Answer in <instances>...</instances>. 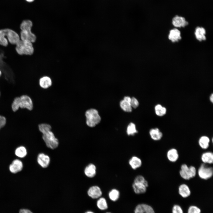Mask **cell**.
<instances>
[{
	"label": "cell",
	"mask_w": 213,
	"mask_h": 213,
	"mask_svg": "<svg viewBox=\"0 0 213 213\" xmlns=\"http://www.w3.org/2000/svg\"><path fill=\"white\" fill-rule=\"evenodd\" d=\"M38 127L39 131L43 134L42 138L46 146L51 149L56 148L59 145V141L51 131V125L47 124L41 123L39 124Z\"/></svg>",
	"instance_id": "cell-1"
},
{
	"label": "cell",
	"mask_w": 213,
	"mask_h": 213,
	"mask_svg": "<svg viewBox=\"0 0 213 213\" xmlns=\"http://www.w3.org/2000/svg\"><path fill=\"white\" fill-rule=\"evenodd\" d=\"M33 103L30 97L23 95L20 97H15L12 104V108L14 112H15L19 108L26 109L30 111L33 109Z\"/></svg>",
	"instance_id": "cell-2"
},
{
	"label": "cell",
	"mask_w": 213,
	"mask_h": 213,
	"mask_svg": "<svg viewBox=\"0 0 213 213\" xmlns=\"http://www.w3.org/2000/svg\"><path fill=\"white\" fill-rule=\"evenodd\" d=\"M33 26L32 22L28 20H23L21 24L20 28V37L21 40L30 42L32 43L35 42L36 37L31 31Z\"/></svg>",
	"instance_id": "cell-3"
},
{
	"label": "cell",
	"mask_w": 213,
	"mask_h": 213,
	"mask_svg": "<svg viewBox=\"0 0 213 213\" xmlns=\"http://www.w3.org/2000/svg\"><path fill=\"white\" fill-rule=\"evenodd\" d=\"M16 45L15 50L20 55H31L34 53L33 45L30 42L20 40Z\"/></svg>",
	"instance_id": "cell-4"
},
{
	"label": "cell",
	"mask_w": 213,
	"mask_h": 213,
	"mask_svg": "<svg viewBox=\"0 0 213 213\" xmlns=\"http://www.w3.org/2000/svg\"><path fill=\"white\" fill-rule=\"evenodd\" d=\"M86 124L90 127H93L100 123L101 118L97 110L94 109H91L85 112Z\"/></svg>",
	"instance_id": "cell-5"
},
{
	"label": "cell",
	"mask_w": 213,
	"mask_h": 213,
	"mask_svg": "<svg viewBox=\"0 0 213 213\" xmlns=\"http://www.w3.org/2000/svg\"><path fill=\"white\" fill-rule=\"evenodd\" d=\"M196 168L194 166L188 167L186 164H184L180 167L179 174L183 179L188 180L194 178L196 175Z\"/></svg>",
	"instance_id": "cell-6"
},
{
	"label": "cell",
	"mask_w": 213,
	"mask_h": 213,
	"mask_svg": "<svg viewBox=\"0 0 213 213\" xmlns=\"http://www.w3.org/2000/svg\"><path fill=\"white\" fill-rule=\"evenodd\" d=\"M197 173L199 177L201 179L208 180L213 176V168L208 166L207 164L203 163L198 168Z\"/></svg>",
	"instance_id": "cell-7"
},
{
	"label": "cell",
	"mask_w": 213,
	"mask_h": 213,
	"mask_svg": "<svg viewBox=\"0 0 213 213\" xmlns=\"http://www.w3.org/2000/svg\"><path fill=\"white\" fill-rule=\"evenodd\" d=\"M3 30L7 40L11 44L16 45L20 40L18 34L14 31L8 28Z\"/></svg>",
	"instance_id": "cell-8"
},
{
	"label": "cell",
	"mask_w": 213,
	"mask_h": 213,
	"mask_svg": "<svg viewBox=\"0 0 213 213\" xmlns=\"http://www.w3.org/2000/svg\"><path fill=\"white\" fill-rule=\"evenodd\" d=\"M172 22V25L177 28H184L188 25V22L184 17L178 15L173 18Z\"/></svg>",
	"instance_id": "cell-9"
},
{
	"label": "cell",
	"mask_w": 213,
	"mask_h": 213,
	"mask_svg": "<svg viewBox=\"0 0 213 213\" xmlns=\"http://www.w3.org/2000/svg\"><path fill=\"white\" fill-rule=\"evenodd\" d=\"M87 194L91 199H96L101 196L102 192L99 186L93 185L88 188L87 191Z\"/></svg>",
	"instance_id": "cell-10"
},
{
	"label": "cell",
	"mask_w": 213,
	"mask_h": 213,
	"mask_svg": "<svg viewBox=\"0 0 213 213\" xmlns=\"http://www.w3.org/2000/svg\"><path fill=\"white\" fill-rule=\"evenodd\" d=\"M168 38L172 43L178 42L182 38L180 31L176 28L171 29L169 31Z\"/></svg>",
	"instance_id": "cell-11"
},
{
	"label": "cell",
	"mask_w": 213,
	"mask_h": 213,
	"mask_svg": "<svg viewBox=\"0 0 213 213\" xmlns=\"http://www.w3.org/2000/svg\"><path fill=\"white\" fill-rule=\"evenodd\" d=\"M23 167L22 162L19 159L14 160L9 166V170L13 173H16L21 171Z\"/></svg>",
	"instance_id": "cell-12"
},
{
	"label": "cell",
	"mask_w": 213,
	"mask_h": 213,
	"mask_svg": "<svg viewBox=\"0 0 213 213\" xmlns=\"http://www.w3.org/2000/svg\"><path fill=\"white\" fill-rule=\"evenodd\" d=\"M50 158L47 155L43 153L38 154L37 156V161L38 164L43 168L48 167L50 163Z\"/></svg>",
	"instance_id": "cell-13"
},
{
	"label": "cell",
	"mask_w": 213,
	"mask_h": 213,
	"mask_svg": "<svg viewBox=\"0 0 213 213\" xmlns=\"http://www.w3.org/2000/svg\"><path fill=\"white\" fill-rule=\"evenodd\" d=\"M135 213H155L153 208L150 206L145 204L138 205L135 210Z\"/></svg>",
	"instance_id": "cell-14"
},
{
	"label": "cell",
	"mask_w": 213,
	"mask_h": 213,
	"mask_svg": "<svg viewBox=\"0 0 213 213\" xmlns=\"http://www.w3.org/2000/svg\"><path fill=\"white\" fill-rule=\"evenodd\" d=\"M206 30L202 27H196L194 32V35L196 39L200 42L205 41L206 40Z\"/></svg>",
	"instance_id": "cell-15"
},
{
	"label": "cell",
	"mask_w": 213,
	"mask_h": 213,
	"mask_svg": "<svg viewBox=\"0 0 213 213\" xmlns=\"http://www.w3.org/2000/svg\"><path fill=\"white\" fill-rule=\"evenodd\" d=\"M132 187L134 192L137 194L144 193L147 190V187L143 183L133 182Z\"/></svg>",
	"instance_id": "cell-16"
},
{
	"label": "cell",
	"mask_w": 213,
	"mask_h": 213,
	"mask_svg": "<svg viewBox=\"0 0 213 213\" xmlns=\"http://www.w3.org/2000/svg\"><path fill=\"white\" fill-rule=\"evenodd\" d=\"M167 157L168 160L170 162H176L178 159L179 157L178 150L173 148L170 149L167 152Z\"/></svg>",
	"instance_id": "cell-17"
},
{
	"label": "cell",
	"mask_w": 213,
	"mask_h": 213,
	"mask_svg": "<svg viewBox=\"0 0 213 213\" xmlns=\"http://www.w3.org/2000/svg\"><path fill=\"white\" fill-rule=\"evenodd\" d=\"M96 168L93 164L91 163L85 167L84 172L85 175L90 178L94 177L96 173Z\"/></svg>",
	"instance_id": "cell-18"
},
{
	"label": "cell",
	"mask_w": 213,
	"mask_h": 213,
	"mask_svg": "<svg viewBox=\"0 0 213 213\" xmlns=\"http://www.w3.org/2000/svg\"><path fill=\"white\" fill-rule=\"evenodd\" d=\"M178 193L183 198L188 197L191 194V191L189 186L185 184H181L179 186Z\"/></svg>",
	"instance_id": "cell-19"
},
{
	"label": "cell",
	"mask_w": 213,
	"mask_h": 213,
	"mask_svg": "<svg viewBox=\"0 0 213 213\" xmlns=\"http://www.w3.org/2000/svg\"><path fill=\"white\" fill-rule=\"evenodd\" d=\"M128 163L131 168L134 170L140 167L142 164L141 159L136 156L132 157L129 159Z\"/></svg>",
	"instance_id": "cell-20"
},
{
	"label": "cell",
	"mask_w": 213,
	"mask_h": 213,
	"mask_svg": "<svg viewBox=\"0 0 213 213\" xmlns=\"http://www.w3.org/2000/svg\"><path fill=\"white\" fill-rule=\"evenodd\" d=\"M52 84V80L51 78L48 76H43L39 80V85L41 88L43 89H46L49 88Z\"/></svg>",
	"instance_id": "cell-21"
},
{
	"label": "cell",
	"mask_w": 213,
	"mask_h": 213,
	"mask_svg": "<svg viewBox=\"0 0 213 213\" xmlns=\"http://www.w3.org/2000/svg\"><path fill=\"white\" fill-rule=\"evenodd\" d=\"M201 159L203 163L207 164H212L213 162V154L211 151H207L203 153Z\"/></svg>",
	"instance_id": "cell-22"
},
{
	"label": "cell",
	"mask_w": 213,
	"mask_h": 213,
	"mask_svg": "<svg viewBox=\"0 0 213 213\" xmlns=\"http://www.w3.org/2000/svg\"><path fill=\"white\" fill-rule=\"evenodd\" d=\"M149 133L151 138L155 141L161 140L163 136L162 133L157 128L151 129Z\"/></svg>",
	"instance_id": "cell-23"
},
{
	"label": "cell",
	"mask_w": 213,
	"mask_h": 213,
	"mask_svg": "<svg viewBox=\"0 0 213 213\" xmlns=\"http://www.w3.org/2000/svg\"><path fill=\"white\" fill-rule=\"evenodd\" d=\"M210 142V139L209 137L205 135L201 137L198 141L199 146L203 149H206L209 148Z\"/></svg>",
	"instance_id": "cell-24"
},
{
	"label": "cell",
	"mask_w": 213,
	"mask_h": 213,
	"mask_svg": "<svg viewBox=\"0 0 213 213\" xmlns=\"http://www.w3.org/2000/svg\"><path fill=\"white\" fill-rule=\"evenodd\" d=\"M15 154L17 157L23 158L25 156L27 155V150L24 146H20L16 149L15 151Z\"/></svg>",
	"instance_id": "cell-25"
},
{
	"label": "cell",
	"mask_w": 213,
	"mask_h": 213,
	"mask_svg": "<svg viewBox=\"0 0 213 213\" xmlns=\"http://www.w3.org/2000/svg\"><path fill=\"white\" fill-rule=\"evenodd\" d=\"M155 111L156 115L159 116L164 115L167 112L166 108L160 104H157L155 106Z\"/></svg>",
	"instance_id": "cell-26"
},
{
	"label": "cell",
	"mask_w": 213,
	"mask_h": 213,
	"mask_svg": "<svg viewBox=\"0 0 213 213\" xmlns=\"http://www.w3.org/2000/svg\"><path fill=\"white\" fill-rule=\"evenodd\" d=\"M96 205L97 207L101 210H104L108 208V206L106 200L103 197L100 198L97 201Z\"/></svg>",
	"instance_id": "cell-27"
},
{
	"label": "cell",
	"mask_w": 213,
	"mask_h": 213,
	"mask_svg": "<svg viewBox=\"0 0 213 213\" xmlns=\"http://www.w3.org/2000/svg\"><path fill=\"white\" fill-rule=\"evenodd\" d=\"M120 105L121 109L125 112H130L132 111V107L130 103L126 101L123 99L120 102Z\"/></svg>",
	"instance_id": "cell-28"
},
{
	"label": "cell",
	"mask_w": 213,
	"mask_h": 213,
	"mask_svg": "<svg viewBox=\"0 0 213 213\" xmlns=\"http://www.w3.org/2000/svg\"><path fill=\"white\" fill-rule=\"evenodd\" d=\"M109 199L113 201H117L119 198L120 192L118 190L113 189L110 191L109 193Z\"/></svg>",
	"instance_id": "cell-29"
},
{
	"label": "cell",
	"mask_w": 213,
	"mask_h": 213,
	"mask_svg": "<svg viewBox=\"0 0 213 213\" xmlns=\"http://www.w3.org/2000/svg\"><path fill=\"white\" fill-rule=\"evenodd\" d=\"M138 133L135 124L130 123L128 125L127 129V133L128 135H133Z\"/></svg>",
	"instance_id": "cell-30"
},
{
	"label": "cell",
	"mask_w": 213,
	"mask_h": 213,
	"mask_svg": "<svg viewBox=\"0 0 213 213\" xmlns=\"http://www.w3.org/2000/svg\"><path fill=\"white\" fill-rule=\"evenodd\" d=\"M3 29L0 30V45L6 46L8 44L7 39L5 38Z\"/></svg>",
	"instance_id": "cell-31"
},
{
	"label": "cell",
	"mask_w": 213,
	"mask_h": 213,
	"mask_svg": "<svg viewBox=\"0 0 213 213\" xmlns=\"http://www.w3.org/2000/svg\"><path fill=\"white\" fill-rule=\"evenodd\" d=\"M133 182L143 183L147 187L149 185L148 181L145 179L143 176L140 175H137L135 178Z\"/></svg>",
	"instance_id": "cell-32"
},
{
	"label": "cell",
	"mask_w": 213,
	"mask_h": 213,
	"mask_svg": "<svg viewBox=\"0 0 213 213\" xmlns=\"http://www.w3.org/2000/svg\"><path fill=\"white\" fill-rule=\"evenodd\" d=\"M200 209L195 206H190L188 209V213H201Z\"/></svg>",
	"instance_id": "cell-33"
},
{
	"label": "cell",
	"mask_w": 213,
	"mask_h": 213,
	"mask_svg": "<svg viewBox=\"0 0 213 213\" xmlns=\"http://www.w3.org/2000/svg\"><path fill=\"white\" fill-rule=\"evenodd\" d=\"M172 213H183L181 207L178 205H174L172 209Z\"/></svg>",
	"instance_id": "cell-34"
},
{
	"label": "cell",
	"mask_w": 213,
	"mask_h": 213,
	"mask_svg": "<svg viewBox=\"0 0 213 213\" xmlns=\"http://www.w3.org/2000/svg\"><path fill=\"white\" fill-rule=\"evenodd\" d=\"M130 104L132 107L136 108L138 106L139 102L134 97H133L131 98Z\"/></svg>",
	"instance_id": "cell-35"
},
{
	"label": "cell",
	"mask_w": 213,
	"mask_h": 213,
	"mask_svg": "<svg viewBox=\"0 0 213 213\" xmlns=\"http://www.w3.org/2000/svg\"><path fill=\"white\" fill-rule=\"evenodd\" d=\"M6 121V119L5 117L0 115V130L5 125Z\"/></svg>",
	"instance_id": "cell-36"
},
{
	"label": "cell",
	"mask_w": 213,
	"mask_h": 213,
	"mask_svg": "<svg viewBox=\"0 0 213 213\" xmlns=\"http://www.w3.org/2000/svg\"><path fill=\"white\" fill-rule=\"evenodd\" d=\"M19 213H33L32 211L27 209H21L19 211Z\"/></svg>",
	"instance_id": "cell-37"
},
{
	"label": "cell",
	"mask_w": 213,
	"mask_h": 213,
	"mask_svg": "<svg viewBox=\"0 0 213 213\" xmlns=\"http://www.w3.org/2000/svg\"><path fill=\"white\" fill-rule=\"evenodd\" d=\"M123 100L126 101L130 103L131 98L129 96H126L124 97Z\"/></svg>",
	"instance_id": "cell-38"
},
{
	"label": "cell",
	"mask_w": 213,
	"mask_h": 213,
	"mask_svg": "<svg viewBox=\"0 0 213 213\" xmlns=\"http://www.w3.org/2000/svg\"><path fill=\"white\" fill-rule=\"evenodd\" d=\"M210 100L211 101V102L212 103H213V94L212 93V94L211 95L210 98H209Z\"/></svg>",
	"instance_id": "cell-39"
},
{
	"label": "cell",
	"mask_w": 213,
	"mask_h": 213,
	"mask_svg": "<svg viewBox=\"0 0 213 213\" xmlns=\"http://www.w3.org/2000/svg\"><path fill=\"white\" fill-rule=\"evenodd\" d=\"M84 213H94L93 212L90 210H88L85 212Z\"/></svg>",
	"instance_id": "cell-40"
},
{
	"label": "cell",
	"mask_w": 213,
	"mask_h": 213,
	"mask_svg": "<svg viewBox=\"0 0 213 213\" xmlns=\"http://www.w3.org/2000/svg\"><path fill=\"white\" fill-rule=\"evenodd\" d=\"M28 2H32L34 0H26Z\"/></svg>",
	"instance_id": "cell-41"
},
{
	"label": "cell",
	"mask_w": 213,
	"mask_h": 213,
	"mask_svg": "<svg viewBox=\"0 0 213 213\" xmlns=\"http://www.w3.org/2000/svg\"><path fill=\"white\" fill-rule=\"evenodd\" d=\"M1 74H2L1 72V71L0 70V76L1 75Z\"/></svg>",
	"instance_id": "cell-42"
},
{
	"label": "cell",
	"mask_w": 213,
	"mask_h": 213,
	"mask_svg": "<svg viewBox=\"0 0 213 213\" xmlns=\"http://www.w3.org/2000/svg\"><path fill=\"white\" fill-rule=\"evenodd\" d=\"M110 213V212H107V213Z\"/></svg>",
	"instance_id": "cell-43"
},
{
	"label": "cell",
	"mask_w": 213,
	"mask_h": 213,
	"mask_svg": "<svg viewBox=\"0 0 213 213\" xmlns=\"http://www.w3.org/2000/svg\"><path fill=\"white\" fill-rule=\"evenodd\" d=\"M0 95H1V93H0Z\"/></svg>",
	"instance_id": "cell-44"
}]
</instances>
